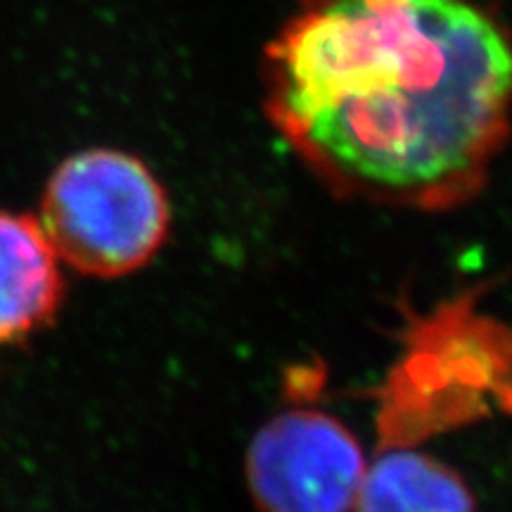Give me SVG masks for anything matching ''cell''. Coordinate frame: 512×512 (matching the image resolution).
Returning <instances> with one entry per match:
<instances>
[{
  "instance_id": "cell-1",
  "label": "cell",
  "mask_w": 512,
  "mask_h": 512,
  "mask_svg": "<svg viewBox=\"0 0 512 512\" xmlns=\"http://www.w3.org/2000/svg\"><path fill=\"white\" fill-rule=\"evenodd\" d=\"M266 112L339 197L453 209L512 126V41L470 0H306L266 50Z\"/></svg>"
},
{
  "instance_id": "cell-2",
  "label": "cell",
  "mask_w": 512,
  "mask_h": 512,
  "mask_svg": "<svg viewBox=\"0 0 512 512\" xmlns=\"http://www.w3.org/2000/svg\"><path fill=\"white\" fill-rule=\"evenodd\" d=\"M36 216L62 264L100 280L138 273L171 230L162 181L143 159L117 147L64 157L48 176Z\"/></svg>"
},
{
  "instance_id": "cell-3",
  "label": "cell",
  "mask_w": 512,
  "mask_h": 512,
  "mask_svg": "<svg viewBox=\"0 0 512 512\" xmlns=\"http://www.w3.org/2000/svg\"><path fill=\"white\" fill-rule=\"evenodd\" d=\"M366 460L342 422L287 411L266 422L247 451V482L264 512H351Z\"/></svg>"
},
{
  "instance_id": "cell-4",
  "label": "cell",
  "mask_w": 512,
  "mask_h": 512,
  "mask_svg": "<svg viewBox=\"0 0 512 512\" xmlns=\"http://www.w3.org/2000/svg\"><path fill=\"white\" fill-rule=\"evenodd\" d=\"M64 294V264L38 216L0 207V347L53 325Z\"/></svg>"
},
{
  "instance_id": "cell-5",
  "label": "cell",
  "mask_w": 512,
  "mask_h": 512,
  "mask_svg": "<svg viewBox=\"0 0 512 512\" xmlns=\"http://www.w3.org/2000/svg\"><path fill=\"white\" fill-rule=\"evenodd\" d=\"M358 512H477L456 470L427 453L392 451L366 470Z\"/></svg>"
}]
</instances>
